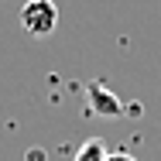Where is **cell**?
Returning a JSON list of instances; mask_svg holds the SVG:
<instances>
[{
  "label": "cell",
  "instance_id": "obj_4",
  "mask_svg": "<svg viewBox=\"0 0 161 161\" xmlns=\"http://www.w3.org/2000/svg\"><path fill=\"white\" fill-rule=\"evenodd\" d=\"M106 161H137V158H130V154H124V151H117V154H110Z\"/></svg>",
  "mask_w": 161,
  "mask_h": 161
},
{
  "label": "cell",
  "instance_id": "obj_3",
  "mask_svg": "<svg viewBox=\"0 0 161 161\" xmlns=\"http://www.w3.org/2000/svg\"><path fill=\"white\" fill-rule=\"evenodd\" d=\"M106 144L99 141V137H89V141H82L79 144V151H75V158L72 161H106Z\"/></svg>",
  "mask_w": 161,
  "mask_h": 161
},
{
  "label": "cell",
  "instance_id": "obj_1",
  "mask_svg": "<svg viewBox=\"0 0 161 161\" xmlns=\"http://www.w3.org/2000/svg\"><path fill=\"white\" fill-rule=\"evenodd\" d=\"M21 24L34 38H48L58 28V3L55 0H28L21 7Z\"/></svg>",
  "mask_w": 161,
  "mask_h": 161
},
{
  "label": "cell",
  "instance_id": "obj_2",
  "mask_svg": "<svg viewBox=\"0 0 161 161\" xmlns=\"http://www.w3.org/2000/svg\"><path fill=\"white\" fill-rule=\"evenodd\" d=\"M86 99H89V113H96V117H127V106L103 82H89L86 86Z\"/></svg>",
  "mask_w": 161,
  "mask_h": 161
}]
</instances>
